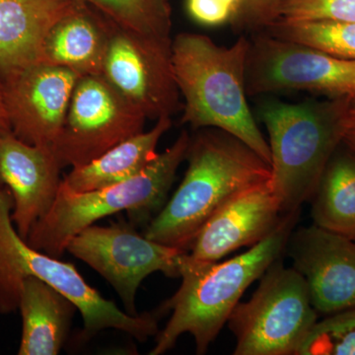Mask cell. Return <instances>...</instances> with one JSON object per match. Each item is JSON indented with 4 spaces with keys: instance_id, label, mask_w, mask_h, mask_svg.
I'll return each mask as SVG.
<instances>
[{
    "instance_id": "31",
    "label": "cell",
    "mask_w": 355,
    "mask_h": 355,
    "mask_svg": "<svg viewBox=\"0 0 355 355\" xmlns=\"http://www.w3.org/2000/svg\"><path fill=\"white\" fill-rule=\"evenodd\" d=\"M354 240H355V237L354 238Z\"/></svg>"
},
{
    "instance_id": "20",
    "label": "cell",
    "mask_w": 355,
    "mask_h": 355,
    "mask_svg": "<svg viewBox=\"0 0 355 355\" xmlns=\"http://www.w3.org/2000/svg\"><path fill=\"white\" fill-rule=\"evenodd\" d=\"M340 146L331 156L313 195L312 217L315 225L354 239L355 154Z\"/></svg>"
},
{
    "instance_id": "8",
    "label": "cell",
    "mask_w": 355,
    "mask_h": 355,
    "mask_svg": "<svg viewBox=\"0 0 355 355\" xmlns=\"http://www.w3.org/2000/svg\"><path fill=\"white\" fill-rule=\"evenodd\" d=\"M247 95L308 91L328 98L355 97V60L261 33L250 41Z\"/></svg>"
},
{
    "instance_id": "17",
    "label": "cell",
    "mask_w": 355,
    "mask_h": 355,
    "mask_svg": "<svg viewBox=\"0 0 355 355\" xmlns=\"http://www.w3.org/2000/svg\"><path fill=\"white\" fill-rule=\"evenodd\" d=\"M108 42V19L78 2L46 34L42 62L67 67L80 76H102Z\"/></svg>"
},
{
    "instance_id": "6",
    "label": "cell",
    "mask_w": 355,
    "mask_h": 355,
    "mask_svg": "<svg viewBox=\"0 0 355 355\" xmlns=\"http://www.w3.org/2000/svg\"><path fill=\"white\" fill-rule=\"evenodd\" d=\"M191 140L188 132H182L144 171L114 186L77 193L62 181L50 210L33 225L26 241L39 251L60 258L74 236L100 219L121 211L130 212L137 220L148 218L162 209Z\"/></svg>"
},
{
    "instance_id": "15",
    "label": "cell",
    "mask_w": 355,
    "mask_h": 355,
    "mask_svg": "<svg viewBox=\"0 0 355 355\" xmlns=\"http://www.w3.org/2000/svg\"><path fill=\"white\" fill-rule=\"evenodd\" d=\"M62 169L53 146L29 144L12 130H0V184L12 196L11 217L25 240L55 202Z\"/></svg>"
},
{
    "instance_id": "24",
    "label": "cell",
    "mask_w": 355,
    "mask_h": 355,
    "mask_svg": "<svg viewBox=\"0 0 355 355\" xmlns=\"http://www.w3.org/2000/svg\"><path fill=\"white\" fill-rule=\"evenodd\" d=\"M279 19L355 23V0H282Z\"/></svg>"
},
{
    "instance_id": "9",
    "label": "cell",
    "mask_w": 355,
    "mask_h": 355,
    "mask_svg": "<svg viewBox=\"0 0 355 355\" xmlns=\"http://www.w3.org/2000/svg\"><path fill=\"white\" fill-rule=\"evenodd\" d=\"M146 119L104 76H80L53 147L62 168L79 167L144 132Z\"/></svg>"
},
{
    "instance_id": "30",
    "label": "cell",
    "mask_w": 355,
    "mask_h": 355,
    "mask_svg": "<svg viewBox=\"0 0 355 355\" xmlns=\"http://www.w3.org/2000/svg\"><path fill=\"white\" fill-rule=\"evenodd\" d=\"M352 112H354V114H355V97L354 98V99H352Z\"/></svg>"
},
{
    "instance_id": "16",
    "label": "cell",
    "mask_w": 355,
    "mask_h": 355,
    "mask_svg": "<svg viewBox=\"0 0 355 355\" xmlns=\"http://www.w3.org/2000/svg\"><path fill=\"white\" fill-rule=\"evenodd\" d=\"M76 0H0V77L38 62L46 34Z\"/></svg>"
},
{
    "instance_id": "1",
    "label": "cell",
    "mask_w": 355,
    "mask_h": 355,
    "mask_svg": "<svg viewBox=\"0 0 355 355\" xmlns=\"http://www.w3.org/2000/svg\"><path fill=\"white\" fill-rule=\"evenodd\" d=\"M298 214L299 210L286 214L268 237L230 260L202 263L187 252L180 268L181 286L164 305L165 310L172 311L171 317L156 335L149 354H165L187 333L193 336L197 354H205L248 287L263 277L286 249Z\"/></svg>"
},
{
    "instance_id": "12",
    "label": "cell",
    "mask_w": 355,
    "mask_h": 355,
    "mask_svg": "<svg viewBox=\"0 0 355 355\" xmlns=\"http://www.w3.org/2000/svg\"><path fill=\"white\" fill-rule=\"evenodd\" d=\"M77 72L38 62L6 77L4 100L11 130L34 146H53L64 125Z\"/></svg>"
},
{
    "instance_id": "2",
    "label": "cell",
    "mask_w": 355,
    "mask_h": 355,
    "mask_svg": "<svg viewBox=\"0 0 355 355\" xmlns=\"http://www.w3.org/2000/svg\"><path fill=\"white\" fill-rule=\"evenodd\" d=\"M191 140L188 169L171 200L144 236L188 251L205 222L231 198L272 178V166L251 147L218 128Z\"/></svg>"
},
{
    "instance_id": "13",
    "label": "cell",
    "mask_w": 355,
    "mask_h": 355,
    "mask_svg": "<svg viewBox=\"0 0 355 355\" xmlns=\"http://www.w3.org/2000/svg\"><path fill=\"white\" fill-rule=\"evenodd\" d=\"M289 254L317 313L355 308V240L314 224L293 235Z\"/></svg>"
},
{
    "instance_id": "5",
    "label": "cell",
    "mask_w": 355,
    "mask_h": 355,
    "mask_svg": "<svg viewBox=\"0 0 355 355\" xmlns=\"http://www.w3.org/2000/svg\"><path fill=\"white\" fill-rule=\"evenodd\" d=\"M12 209V196L0 184V314L18 311L23 282L35 277L55 287L76 305L83 319V340L107 329L123 331L139 342L157 335L156 318L149 314L128 315L89 286L72 263L30 246L14 225Z\"/></svg>"
},
{
    "instance_id": "29",
    "label": "cell",
    "mask_w": 355,
    "mask_h": 355,
    "mask_svg": "<svg viewBox=\"0 0 355 355\" xmlns=\"http://www.w3.org/2000/svg\"><path fill=\"white\" fill-rule=\"evenodd\" d=\"M221 1L224 2L225 4H227L228 6H230L231 8H232L233 15H234L236 10H237L238 7H239V4L240 2H241V0H221Z\"/></svg>"
},
{
    "instance_id": "3",
    "label": "cell",
    "mask_w": 355,
    "mask_h": 355,
    "mask_svg": "<svg viewBox=\"0 0 355 355\" xmlns=\"http://www.w3.org/2000/svg\"><path fill=\"white\" fill-rule=\"evenodd\" d=\"M249 46L245 37L230 46H218L209 37L196 33H181L172 40L173 69L184 98L182 123L224 130L270 164V144L247 101Z\"/></svg>"
},
{
    "instance_id": "23",
    "label": "cell",
    "mask_w": 355,
    "mask_h": 355,
    "mask_svg": "<svg viewBox=\"0 0 355 355\" xmlns=\"http://www.w3.org/2000/svg\"><path fill=\"white\" fill-rule=\"evenodd\" d=\"M296 354L355 355V308L317 321Z\"/></svg>"
},
{
    "instance_id": "18",
    "label": "cell",
    "mask_w": 355,
    "mask_h": 355,
    "mask_svg": "<svg viewBox=\"0 0 355 355\" xmlns=\"http://www.w3.org/2000/svg\"><path fill=\"white\" fill-rule=\"evenodd\" d=\"M22 335L18 354L57 355L69 336L76 305L38 277L24 280L20 294Z\"/></svg>"
},
{
    "instance_id": "26",
    "label": "cell",
    "mask_w": 355,
    "mask_h": 355,
    "mask_svg": "<svg viewBox=\"0 0 355 355\" xmlns=\"http://www.w3.org/2000/svg\"><path fill=\"white\" fill-rule=\"evenodd\" d=\"M189 11L198 22L219 25L232 17L233 10L221 0H189Z\"/></svg>"
},
{
    "instance_id": "22",
    "label": "cell",
    "mask_w": 355,
    "mask_h": 355,
    "mask_svg": "<svg viewBox=\"0 0 355 355\" xmlns=\"http://www.w3.org/2000/svg\"><path fill=\"white\" fill-rule=\"evenodd\" d=\"M266 33L277 38L307 44L336 57L355 60V23L279 19L266 27Z\"/></svg>"
},
{
    "instance_id": "27",
    "label": "cell",
    "mask_w": 355,
    "mask_h": 355,
    "mask_svg": "<svg viewBox=\"0 0 355 355\" xmlns=\"http://www.w3.org/2000/svg\"><path fill=\"white\" fill-rule=\"evenodd\" d=\"M0 130H11L4 100L3 83L0 77Z\"/></svg>"
},
{
    "instance_id": "25",
    "label": "cell",
    "mask_w": 355,
    "mask_h": 355,
    "mask_svg": "<svg viewBox=\"0 0 355 355\" xmlns=\"http://www.w3.org/2000/svg\"><path fill=\"white\" fill-rule=\"evenodd\" d=\"M282 0H241L232 16L238 27L266 28L279 19Z\"/></svg>"
},
{
    "instance_id": "10",
    "label": "cell",
    "mask_w": 355,
    "mask_h": 355,
    "mask_svg": "<svg viewBox=\"0 0 355 355\" xmlns=\"http://www.w3.org/2000/svg\"><path fill=\"white\" fill-rule=\"evenodd\" d=\"M67 252L104 277L132 316L139 315L135 297L144 279L157 272L180 277L182 258L187 253L140 235L125 222L88 226L70 240Z\"/></svg>"
},
{
    "instance_id": "28",
    "label": "cell",
    "mask_w": 355,
    "mask_h": 355,
    "mask_svg": "<svg viewBox=\"0 0 355 355\" xmlns=\"http://www.w3.org/2000/svg\"><path fill=\"white\" fill-rule=\"evenodd\" d=\"M343 144L355 154V121L347 128L345 137H343Z\"/></svg>"
},
{
    "instance_id": "4",
    "label": "cell",
    "mask_w": 355,
    "mask_h": 355,
    "mask_svg": "<svg viewBox=\"0 0 355 355\" xmlns=\"http://www.w3.org/2000/svg\"><path fill=\"white\" fill-rule=\"evenodd\" d=\"M352 99L328 98L299 104L266 101L260 116L270 135L272 183L284 214L312 198L347 128Z\"/></svg>"
},
{
    "instance_id": "21",
    "label": "cell",
    "mask_w": 355,
    "mask_h": 355,
    "mask_svg": "<svg viewBox=\"0 0 355 355\" xmlns=\"http://www.w3.org/2000/svg\"><path fill=\"white\" fill-rule=\"evenodd\" d=\"M95 9L114 24L147 36L171 38L169 0H76Z\"/></svg>"
},
{
    "instance_id": "14",
    "label": "cell",
    "mask_w": 355,
    "mask_h": 355,
    "mask_svg": "<svg viewBox=\"0 0 355 355\" xmlns=\"http://www.w3.org/2000/svg\"><path fill=\"white\" fill-rule=\"evenodd\" d=\"M272 178L250 187L217 210L200 229L189 256L214 263L268 237L286 216Z\"/></svg>"
},
{
    "instance_id": "11",
    "label": "cell",
    "mask_w": 355,
    "mask_h": 355,
    "mask_svg": "<svg viewBox=\"0 0 355 355\" xmlns=\"http://www.w3.org/2000/svg\"><path fill=\"white\" fill-rule=\"evenodd\" d=\"M109 21L102 76L147 119L171 118L180 110L172 40L128 31Z\"/></svg>"
},
{
    "instance_id": "19",
    "label": "cell",
    "mask_w": 355,
    "mask_h": 355,
    "mask_svg": "<svg viewBox=\"0 0 355 355\" xmlns=\"http://www.w3.org/2000/svg\"><path fill=\"white\" fill-rule=\"evenodd\" d=\"M171 125V118L159 119L149 132L132 135L87 164L72 168L62 182L70 190L84 193L137 176L157 157L159 140Z\"/></svg>"
},
{
    "instance_id": "7",
    "label": "cell",
    "mask_w": 355,
    "mask_h": 355,
    "mask_svg": "<svg viewBox=\"0 0 355 355\" xmlns=\"http://www.w3.org/2000/svg\"><path fill=\"white\" fill-rule=\"evenodd\" d=\"M317 318L302 275L275 261L253 297L238 303L229 317L234 354H296Z\"/></svg>"
}]
</instances>
